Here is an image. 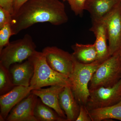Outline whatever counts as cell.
I'll return each mask as SVG.
<instances>
[{
    "label": "cell",
    "mask_w": 121,
    "mask_h": 121,
    "mask_svg": "<svg viewBox=\"0 0 121 121\" xmlns=\"http://www.w3.org/2000/svg\"><path fill=\"white\" fill-rule=\"evenodd\" d=\"M68 20L65 5L60 0H28L12 15L11 26L15 35L38 23L58 26Z\"/></svg>",
    "instance_id": "6da1fadb"
},
{
    "label": "cell",
    "mask_w": 121,
    "mask_h": 121,
    "mask_svg": "<svg viewBox=\"0 0 121 121\" xmlns=\"http://www.w3.org/2000/svg\"><path fill=\"white\" fill-rule=\"evenodd\" d=\"M28 59L34 66V74L30 86L33 90L55 85L71 87L69 78L51 68L43 52L36 51Z\"/></svg>",
    "instance_id": "7a4b0ae2"
},
{
    "label": "cell",
    "mask_w": 121,
    "mask_h": 121,
    "mask_svg": "<svg viewBox=\"0 0 121 121\" xmlns=\"http://www.w3.org/2000/svg\"><path fill=\"white\" fill-rule=\"evenodd\" d=\"M102 63L97 60L91 63L84 64L75 59L73 71L68 78L72 91L80 105H86L90 95L89 83L93 74Z\"/></svg>",
    "instance_id": "3957f363"
},
{
    "label": "cell",
    "mask_w": 121,
    "mask_h": 121,
    "mask_svg": "<svg viewBox=\"0 0 121 121\" xmlns=\"http://www.w3.org/2000/svg\"><path fill=\"white\" fill-rule=\"evenodd\" d=\"M36 46L29 34L10 42L0 51V64L7 69L16 63L27 60L36 51Z\"/></svg>",
    "instance_id": "277c9868"
},
{
    "label": "cell",
    "mask_w": 121,
    "mask_h": 121,
    "mask_svg": "<svg viewBox=\"0 0 121 121\" xmlns=\"http://www.w3.org/2000/svg\"><path fill=\"white\" fill-rule=\"evenodd\" d=\"M121 78L118 51L99 65L89 83V90L112 86Z\"/></svg>",
    "instance_id": "5b68a950"
},
{
    "label": "cell",
    "mask_w": 121,
    "mask_h": 121,
    "mask_svg": "<svg viewBox=\"0 0 121 121\" xmlns=\"http://www.w3.org/2000/svg\"><path fill=\"white\" fill-rule=\"evenodd\" d=\"M86 107L88 111L113 105L121 100V78L112 86L89 90Z\"/></svg>",
    "instance_id": "8992f818"
},
{
    "label": "cell",
    "mask_w": 121,
    "mask_h": 121,
    "mask_svg": "<svg viewBox=\"0 0 121 121\" xmlns=\"http://www.w3.org/2000/svg\"><path fill=\"white\" fill-rule=\"evenodd\" d=\"M110 56L121 48V2L119 1L104 17Z\"/></svg>",
    "instance_id": "52a82bcc"
},
{
    "label": "cell",
    "mask_w": 121,
    "mask_h": 121,
    "mask_svg": "<svg viewBox=\"0 0 121 121\" xmlns=\"http://www.w3.org/2000/svg\"><path fill=\"white\" fill-rule=\"evenodd\" d=\"M46 61L55 71L69 77L73 69L74 58L70 54L56 47H47L42 51Z\"/></svg>",
    "instance_id": "ba28073f"
},
{
    "label": "cell",
    "mask_w": 121,
    "mask_h": 121,
    "mask_svg": "<svg viewBox=\"0 0 121 121\" xmlns=\"http://www.w3.org/2000/svg\"><path fill=\"white\" fill-rule=\"evenodd\" d=\"M33 90L31 86H16L8 93L0 96V121H5L11 111Z\"/></svg>",
    "instance_id": "9c48e42d"
},
{
    "label": "cell",
    "mask_w": 121,
    "mask_h": 121,
    "mask_svg": "<svg viewBox=\"0 0 121 121\" xmlns=\"http://www.w3.org/2000/svg\"><path fill=\"white\" fill-rule=\"evenodd\" d=\"M38 96L31 93L17 104L6 118L7 121H37L34 114Z\"/></svg>",
    "instance_id": "30bf717a"
},
{
    "label": "cell",
    "mask_w": 121,
    "mask_h": 121,
    "mask_svg": "<svg viewBox=\"0 0 121 121\" xmlns=\"http://www.w3.org/2000/svg\"><path fill=\"white\" fill-rule=\"evenodd\" d=\"M65 87L58 85L51 86L45 89H34L31 93L38 96L44 103L55 111L60 117L67 119L66 114L60 108L59 102V95Z\"/></svg>",
    "instance_id": "8fae6325"
},
{
    "label": "cell",
    "mask_w": 121,
    "mask_h": 121,
    "mask_svg": "<svg viewBox=\"0 0 121 121\" xmlns=\"http://www.w3.org/2000/svg\"><path fill=\"white\" fill-rule=\"evenodd\" d=\"M93 25L90 30L94 33L96 40L95 43L97 52V60L103 62L110 56L107 45V33L104 18L92 21Z\"/></svg>",
    "instance_id": "7c38bea8"
},
{
    "label": "cell",
    "mask_w": 121,
    "mask_h": 121,
    "mask_svg": "<svg viewBox=\"0 0 121 121\" xmlns=\"http://www.w3.org/2000/svg\"><path fill=\"white\" fill-rule=\"evenodd\" d=\"M13 84L16 86H29L34 72V67L29 59L11 65L9 69Z\"/></svg>",
    "instance_id": "4fadbf2b"
},
{
    "label": "cell",
    "mask_w": 121,
    "mask_h": 121,
    "mask_svg": "<svg viewBox=\"0 0 121 121\" xmlns=\"http://www.w3.org/2000/svg\"><path fill=\"white\" fill-rule=\"evenodd\" d=\"M60 108L66 116L67 121H76L80 112V105L74 96L71 88L65 86L59 95Z\"/></svg>",
    "instance_id": "5bb4252c"
},
{
    "label": "cell",
    "mask_w": 121,
    "mask_h": 121,
    "mask_svg": "<svg viewBox=\"0 0 121 121\" xmlns=\"http://www.w3.org/2000/svg\"><path fill=\"white\" fill-rule=\"evenodd\" d=\"M120 0H87L84 10L90 14L92 21L104 18Z\"/></svg>",
    "instance_id": "9a60e30c"
},
{
    "label": "cell",
    "mask_w": 121,
    "mask_h": 121,
    "mask_svg": "<svg viewBox=\"0 0 121 121\" xmlns=\"http://www.w3.org/2000/svg\"><path fill=\"white\" fill-rule=\"evenodd\" d=\"M72 48L73 51L72 55L79 62L87 64L97 60V52L95 43L87 44L76 43Z\"/></svg>",
    "instance_id": "2e32d148"
},
{
    "label": "cell",
    "mask_w": 121,
    "mask_h": 121,
    "mask_svg": "<svg viewBox=\"0 0 121 121\" xmlns=\"http://www.w3.org/2000/svg\"><path fill=\"white\" fill-rule=\"evenodd\" d=\"M89 111L92 121H101L108 119L121 121V100L113 105L94 109Z\"/></svg>",
    "instance_id": "e0dca14e"
},
{
    "label": "cell",
    "mask_w": 121,
    "mask_h": 121,
    "mask_svg": "<svg viewBox=\"0 0 121 121\" xmlns=\"http://www.w3.org/2000/svg\"><path fill=\"white\" fill-rule=\"evenodd\" d=\"M34 114L37 121H67L53 109L44 103L39 98L35 106Z\"/></svg>",
    "instance_id": "ac0fdd59"
},
{
    "label": "cell",
    "mask_w": 121,
    "mask_h": 121,
    "mask_svg": "<svg viewBox=\"0 0 121 121\" xmlns=\"http://www.w3.org/2000/svg\"><path fill=\"white\" fill-rule=\"evenodd\" d=\"M15 86L9 69L0 64V95L8 93Z\"/></svg>",
    "instance_id": "d6986e66"
},
{
    "label": "cell",
    "mask_w": 121,
    "mask_h": 121,
    "mask_svg": "<svg viewBox=\"0 0 121 121\" xmlns=\"http://www.w3.org/2000/svg\"><path fill=\"white\" fill-rule=\"evenodd\" d=\"M13 35L11 24H7L0 29V51L8 45L9 39Z\"/></svg>",
    "instance_id": "ffe728a7"
},
{
    "label": "cell",
    "mask_w": 121,
    "mask_h": 121,
    "mask_svg": "<svg viewBox=\"0 0 121 121\" xmlns=\"http://www.w3.org/2000/svg\"><path fill=\"white\" fill-rule=\"evenodd\" d=\"M67 1L70 5L71 10L75 15H80L82 14L84 10L85 4L87 0H62Z\"/></svg>",
    "instance_id": "44dd1931"
},
{
    "label": "cell",
    "mask_w": 121,
    "mask_h": 121,
    "mask_svg": "<svg viewBox=\"0 0 121 121\" xmlns=\"http://www.w3.org/2000/svg\"><path fill=\"white\" fill-rule=\"evenodd\" d=\"M12 15L9 11L0 7V29L7 24H12Z\"/></svg>",
    "instance_id": "7402d4cb"
},
{
    "label": "cell",
    "mask_w": 121,
    "mask_h": 121,
    "mask_svg": "<svg viewBox=\"0 0 121 121\" xmlns=\"http://www.w3.org/2000/svg\"><path fill=\"white\" fill-rule=\"evenodd\" d=\"M76 121H92L86 106L80 105V112Z\"/></svg>",
    "instance_id": "603a6c76"
},
{
    "label": "cell",
    "mask_w": 121,
    "mask_h": 121,
    "mask_svg": "<svg viewBox=\"0 0 121 121\" xmlns=\"http://www.w3.org/2000/svg\"><path fill=\"white\" fill-rule=\"evenodd\" d=\"M14 0H0V7L9 11L13 15Z\"/></svg>",
    "instance_id": "cb8c5ba5"
},
{
    "label": "cell",
    "mask_w": 121,
    "mask_h": 121,
    "mask_svg": "<svg viewBox=\"0 0 121 121\" xmlns=\"http://www.w3.org/2000/svg\"><path fill=\"white\" fill-rule=\"evenodd\" d=\"M28 0H14L13 3V13H16L21 6Z\"/></svg>",
    "instance_id": "d4e9b609"
},
{
    "label": "cell",
    "mask_w": 121,
    "mask_h": 121,
    "mask_svg": "<svg viewBox=\"0 0 121 121\" xmlns=\"http://www.w3.org/2000/svg\"><path fill=\"white\" fill-rule=\"evenodd\" d=\"M118 54H119V60H120V63H121V48L118 51Z\"/></svg>",
    "instance_id": "484cf974"
},
{
    "label": "cell",
    "mask_w": 121,
    "mask_h": 121,
    "mask_svg": "<svg viewBox=\"0 0 121 121\" xmlns=\"http://www.w3.org/2000/svg\"><path fill=\"white\" fill-rule=\"evenodd\" d=\"M120 0V1H121V0Z\"/></svg>",
    "instance_id": "4316f807"
}]
</instances>
